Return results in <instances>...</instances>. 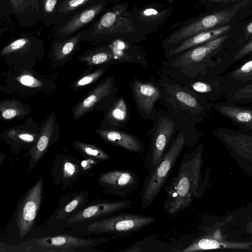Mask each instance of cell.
Listing matches in <instances>:
<instances>
[{
    "label": "cell",
    "instance_id": "cell-1",
    "mask_svg": "<svg viewBox=\"0 0 252 252\" xmlns=\"http://www.w3.org/2000/svg\"><path fill=\"white\" fill-rule=\"evenodd\" d=\"M199 154L198 147L186 152L176 175L163 187L166 194L163 209L170 215L186 210L196 194Z\"/></svg>",
    "mask_w": 252,
    "mask_h": 252
},
{
    "label": "cell",
    "instance_id": "cell-2",
    "mask_svg": "<svg viewBox=\"0 0 252 252\" xmlns=\"http://www.w3.org/2000/svg\"><path fill=\"white\" fill-rule=\"evenodd\" d=\"M155 82L161 91V101L178 127L183 129L191 126L195 116L203 112L197 94L186 85L175 82L166 75Z\"/></svg>",
    "mask_w": 252,
    "mask_h": 252
},
{
    "label": "cell",
    "instance_id": "cell-3",
    "mask_svg": "<svg viewBox=\"0 0 252 252\" xmlns=\"http://www.w3.org/2000/svg\"><path fill=\"white\" fill-rule=\"evenodd\" d=\"M185 130L180 129L175 138L154 170L144 180L140 192L142 209H146L155 201L168 179L175 163L185 146L189 144Z\"/></svg>",
    "mask_w": 252,
    "mask_h": 252
},
{
    "label": "cell",
    "instance_id": "cell-4",
    "mask_svg": "<svg viewBox=\"0 0 252 252\" xmlns=\"http://www.w3.org/2000/svg\"><path fill=\"white\" fill-rule=\"evenodd\" d=\"M227 37V35L223 34L179 55L173 56L174 58H171L164 64L163 72L185 84L190 82L196 77L201 65L220 47Z\"/></svg>",
    "mask_w": 252,
    "mask_h": 252
},
{
    "label": "cell",
    "instance_id": "cell-5",
    "mask_svg": "<svg viewBox=\"0 0 252 252\" xmlns=\"http://www.w3.org/2000/svg\"><path fill=\"white\" fill-rule=\"evenodd\" d=\"M109 240L108 238L84 239L61 235L34 238L14 245L1 242L0 251L4 252H75L90 249Z\"/></svg>",
    "mask_w": 252,
    "mask_h": 252
},
{
    "label": "cell",
    "instance_id": "cell-6",
    "mask_svg": "<svg viewBox=\"0 0 252 252\" xmlns=\"http://www.w3.org/2000/svg\"><path fill=\"white\" fill-rule=\"evenodd\" d=\"M152 137L143 163L148 173L160 161L174 140L178 127L168 112L158 110L155 118Z\"/></svg>",
    "mask_w": 252,
    "mask_h": 252
},
{
    "label": "cell",
    "instance_id": "cell-7",
    "mask_svg": "<svg viewBox=\"0 0 252 252\" xmlns=\"http://www.w3.org/2000/svg\"><path fill=\"white\" fill-rule=\"evenodd\" d=\"M156 220L152 216L132 213L113 214L96 220L89 224L93 233L122 236L136 232Z\"/></svg>",
    "mask_w": 252,
    "mask_h": 252
},
{
    "label": "cell",
    "instance_id": "cell-8",
    "mask_svg": "<svg viewBox=\"0 0 252 252\" xmlns=\"http://www.w3.org/2000/svg\"><path fill=\"white\" fill-rule=\"evenodd\" d=\"M117 92L114 76L105 78L73 107L74 119L77 120L94 109L105 112L116 99Z\"/></svg>",
    "mask_w": 252,
    "mask_h": 252
},
{
    "label": "cell",
    "instance_id": "cell-9",
    "mask_svg": "<svg viewBox=\"0 0 252 252\" xmlns=\"http://www.w3.org/2000/svg\"><path fill=\"white\" fill-rule=\"evenodd\" d=\"M0 55L9 64L22 66L28 58L36 60L44 56L41 39L31 34H24L12 40L1 50Z\"/></svg>",
    "mask_w": 252,
    "mask_h": 252
},
{
    "label": "cell",
    "instance_id": "cell-10",
    "mask_svg": "<svg viewBox=\"0 0 252 252\" xmlns=\"http://www.w3.org/2000/svg\"><path fill=\"white\" fill-rule=\"evenodd\" d=\"M236 13L235 8L220 10L202 17L174 32L166 39L165 43L169 45L181 43L199 32L223 26Z\"/></svg>",
    "mask_w": 252,
    "mask_h": 252
},
{
    "label": "cell",
    "instance_id": "cell-11",
    "mask_svg": "<svg viewBox=\"0 0 252 252\" xmlns=\"http://www.w3.org/2000/svg\"><path fill=\"white\" fill-rule=\"evenodd\" d=\"M129 86L139 114L143 119L154 120L158 112L156 104L162 96L159 86L156 82H143L135 77Z\"/></svg>",
    "mask_w": 252,
    "mask_h": 252
},
{
    "label": "cell",
    "instance_id": "cell-12",
    "mask_svg": "<svg viewBox=\"0 0 252 252\" xmlns=\"http://www.w3.org/2000/svg\"><path fill=\"white\" fill-rule=\"evenodd\" d=\"M43 180L41 177L25 194L19 205L16 225L22 239L31 229L39 211L43 192Z\"/></svg>",
    "mask_w": 252,
    "mask_h": 252
},
{
    "label": "cell",
    "instance_id": "cell-13",
    "mask_svg": "<svg viewBox=\"0 0 252 252\" xmlns=\"http://www.w3.org/2000/svg\"><path fill=\"white\" fill-rule=\"evenodd\" d=\"M104 192L127 197L138 186L139 178L134 172L119 169L101 173L97 179Z\"/></svg>",
    "mask_w": 252,
    "mask_h": 252
},
{
    "label": "cell",
    "instance_id": "cell-14",
    "mask_svg": "<svg viewBox=\"0 0 252 252\" xmlns=\"http://www.w3.org/2000/svg\"><path fill=\"white\" fill-rule=\"evenodd\" d=\"M132 205L133 202L128 199L99 201L70 215L67 222L73 223L102 219L122 212L130 208Z\"/></svg>",
    "mask_w": 252,
    "mask_h": 252
},
{
    "label": "cell",
    "instance_id": "cell-15",
    "mask_svg": "<svg viewBox=\"0 0 252 252\" xmlns=\"http://www.w3.org/2000/svg\"><path fill=\"white\" fill-rule=\"evenodd\" d=\"M59 132L56 116L55 113L53 112L43 123L38 138L29 153L31 160L28 172L35 167L46 153L49 147L56 141Z\"/></svg>",
    "mask_w": 252,
    "mask_h": 252
},
{
    "label": "cell",
    "instance_id": "cell-16",
    "mask_svg": "<svg viewBox=\"0 0 252 252\" xmlns=\"http://www.w3.org/2000/svg\"><path fill=\"white\" fill-rule=\"evenodd\" d=\"M104 6L103 3H98L83 9L68 20L60 24L54 32L53 36L55 39H64L76 34L91 23Z\"/></svg>",
    "mask_w": 252,
    "mask_h": 252
},
{
    "label": "cell",
    "instance_id": "cell-17",
    "mask_svg": "<svg viewBox=\"0 0 252 252\" xmlns=\"http://www.w3.org/2000/svg\"><path fill=\"white\" fill-rule=\"evenodd\" d=\"M108 144L134 153H141L145 149L144 143L137 136L120 129H102L96 131Z\"/></svg>",
    "mask_w": 252,
    "mask_h": 252
},
{
    "label": "cell",
    "instance_id": "cell-18",
    "mask_svg": "<svg viewBox=\"0 0 252 252\" xmlns=\"http://www.w3.org/2000/svg\"><path fill=\"white\" fill-rule=\"evenodd\" d=\"M82 31L64 39H55L52 42L49 58L55 65H62L71 59L82 41Z\"/></svg>",
    "mask_w": 252,
    "mask_h": 252
},
{
    "label": "cell",
    "instance_id": "cell-19",
    "mask_svg": "<svg viewBox=\"0 0 252 252\" xmlns=\"http://www.w3.org/2000/svg\"><path fill=\"white\" fill-rule=\"evenodd\" d=\"M129 110L126 100L122 97H117L113 103L105 111L100 128L120 129L128 123Z\"/></svg>",
    "mask_w": 252,
    "mask_h": 252
},
{
    "label": "cell",
    "instance_id": "cell-20",
    "mask_svg": "<svg viewBox=\"0 0 252 252\" xmlns=\"http://www.w3.org/2000/svg\"><path fill=\"white\" fill-rule=\"evenodd\" d=\"M231 29L230 25H225L220 28L199 32L182 42L180 44L171 49L167 58H171L197 46L217 38L228 32Z\"/></svg>",
    "mask_w": 252,
    "mask_h": 252
},
{
    "label": "cell",
    "instance_id": "cell-21",
    "mask_svg": "<svg viewBox=\"0 0 252 252\" xmlns=\"http://www.w3.org/2000/svg\"><path fill=\"white\" fill-rule=\"evenodd\" d=\"M78 62H84L87 69L91 70L94 67L112 65L116 61L112 52L107 47L97 45L86 50L77 57Z\"/></svg>",
    "mask_w": 252,
    "mask_h": 252
},
{
    "label": "cell",
    "instance_id": "cell-22",
    "mask_svg": "<svg viewBox=\"0 0 252 252\" xmlns=\"http://www.w3.org/2000/svg\"><path fill=\"white\" fill-rule=\"evenodd\" d=\"M31 109L27 104L15 99H5L0 102V118L5 121L19 119L29 115Z\"/></svg>",
    "mask_w": 252,
    "mask_h": 252
},
{
    "label": "cell",
    "instance_id": "cell-23",
    "mask_svg": "<svg viewBox=\"0 0 252 252\" xmlns=\"http://www.w3.org/2000/svg\"><path fill=\"white\" fill-rule=\"evenodd\" d=\"M215 108L223 116L246 126L252 125V110L225 103L217 104Z\"/></svg>",
    "mask_w": 252,
    "mask_h": 252
},
{
    "label": "cell",
    "instance_id": "cell-24",
    "mask_svg": "<svg viewBox=\"0 0 252 252\" xmlns=\"http://www.w3.org/2000/svg\"><path fill=\"white\" fill-rule=\"evenodd\" d=\"M72 145L84 158L97 162L109 160L110 157L103 150L96 145L74 140Z\"/></svg>",
    "mask_w": 252,
    "mask_h": 252
},
{
    "label": "cell",
    "instance_id": "cell-25",
    "mask_svg": "<svg viewBox=\"0 0 252 252\" xmlns=\"http://www.w3.org/2000/svg\"><path fill=\"white\" fill-rule=\"evenodd\" d=\"M110 66V65L101 66L93 71L86 69L82 75L70 85V87L74 90H79L94 84Z\"/></svg>",
    "mask_w": 252,
    "mask_h": 252
},
{
    "label": "cell",
    "instance_id": "cell-26",
    "mask_svg": "<svg viewBox=\"0 0 252 252\" xmlns=\"http://www.w3.org/2000/svg\"><path fill=\"white\" fill-rule=\"evenodd\" d=\"M39 132H34L28 128L15 127L9 129L6 135L9 139L17 143L32 147L38 138Z\"/></svg>",
    "mask_w": 252,
    "mask_h": 252
},
{
    "label": "cell",
    "instance_id": "cell-27",
    "mask_svg": "<svg viewBox=\"0 0 252 252\" xmlns=\"http://www.w3.org/2000/svg\"><path fill=\"white\" fill-rule=\"evenodd\" d=\"M88 196V193L85 191L77 195L59 211L57 215V219H64L82 209L87 202Z\"/></svg>",
    "mask_w": 252,
    "mask_h": 252
},
{
    "label": "cell",
    "instance_id": "cell-28",
    "mask_svg": "<svg viewBox=\"0 0 252 252\" xmlns=\"http://www.w3.org/2000/svg\"><path fill=\"white\" fill-rule=\"evenodd\" d=\"M81 169L83 170L82 167L76 161H72L68 158H64L61 167V180L64 182L75 180L81 173Z\"/></svg>",
    "mask_w": 252,
    "mask_h": 252
},
{
    "label": "cell",
    "instance_id": "cell-29",
    "mask_svg": "<svg viewBox=\"0 0 252 252\" xmlns=\"http://www.w3.org/2000/svg\"><path fill=\"white\" fill-rule=\"evenodd\" d=\"M230 76L237 80L242 81L252 79V59L233 70Z\"/></svg>",
    "mask_w": 252,
    "mask_h": 252
},
{
    "label": "cell",
    "instance_id": "cell-30",
    "mask_svg": "<svg viewBox=\"0 0 252 252\" xmlns=\"http://www.w3.org/2000/svg\"><path fill=\"white\" fill-rule=\"evenodd\" d=\"M12 8L16 13H24L29 10H37L38 0H9Z\"/></svg>",
    "mask_w": 252,
    "mask_h": 252
},
{
    "label": "cell",
    "instance_id": "cell-31",
    "mask_svg": "<svg viewBox=\"0 0 252 252\" xmlns=\"http://www.w3.org/2000/svg\"><path fill=\"white\" fill-rule=\"evenodd\" d=\"M93 0H65L59 6L60 13L67 14Z\"/></svg>",
    "mask_w": 252,
    "mask_h": 252
},
{
    "label": "cell",
    "instance_id": "cell-32",
    "mask_svg": "<svg viewBox=\"0 0 252 252\" xmlns=\"http://www.w3.org/2000/svg\"><path fill=\"white\" fill-rule=\"evenodd\" d=\"M218 247L219 243L217 241L214 240L202 239L195 245L193 244L189 246L183 250V252H189L195 251L197 249L203 250L214 249L217 248Z\"/></svg>",
    "mask_w": 252,
    "mask_h": 252
},
{
    "label": "cell",
    "instance_id": "cell-33",
    "mask_svg": "<svg viewBox=\"0 0 252 252\" xmlns=\"http://www.w3.org/2000/svg\"><path fill=\"white\" fill-rule=\"evenodd\" d=\"M185 85L192 90L195 94L208 93L211 92L213 89L211 85L199 81H193Z\"/></svg>",
    "mask_w": 252,
    "mask_h": 252
},
{
    "label": "cell",
    "instance_id": "cell-34",
    "mask_svg": "<svg viewBox=\"0 0 252 252\" xmlns=\"http://www.w3.org/2000/svg\"><path fill=\"white\" fill-rule=\"evenodd\" d=\"M233 98L236 101L252 99V83L236 90L233 95Z\"/></svg>",
    "mask_w": 252,
    "mask_h": 252
},
{
    "label": "cell",
    "instance_id": "cell-35",
    "mask_svg": "<svg viewBox=\"0 0 252 252\" xmlns=\"http://www.w3.org/2000/svg\"><path fill=\"white\" fill-rule=\"evenodd\" d=\"M43 11L48 15L52 14L58 4V0H43Z\"/></svg>",
    "mask_w": 252,
    "mask_h": 252
},
{
    "label": "cell",
    "instance_id": "cell-36",
    "mask_svg": "<svg viewBox=\"0 0 252 252\" xmlns=\"http://www.w3.org/2000/svg\"><path fill=\"white\" fill-rule=\"evenodd\" d=\"M252 52V39L245 45L236 54L234 60H238Z\"/></svg>",
    "mask_w": 252,
    "mask_h": 252
},
{
    "label": "cell",
    "instance_id": "cell-37",
    "mask_svg": "<svg viewBox=\"0 0 252 252\" xmlns=\"http://www.w3.org/2000/svg\"><path fill=\"white\" fill-rule=\"evenodd\" d=\"M245 34L248 37L252 35V21L246 26Z\"/></svg>",
    "mask_w": 252,
    "mask_h": 252
},
{
    "label": "cell",
    "instance_id": "cell-38",
    "mask_svg": "<svg viewBox=\"0 0 252 252\" xmlns=\"http://www.w3.org/2000/svg\"><path fill=\"white\" fill-rule=\"evenodd\" d=\"M249 129L252 130V125H249L246 126Z\"/></svg>",
    "mask_w": 252,
    "mask_h": 252
},
{
    "label": "cell",
    "instance_id": "cell-39",
    "mask_svg": "<svg viewBox=\"0 0 252 252\" xmlns=\"http://www.w3.org/2000/svg\"><path fill=\"white\" fill-rule=\"evenodd\" d=\"M212 0L215 1H223L229 0Z\"/></svg>",
    "mask_w": 252,
    "mask_h": 252
}]
</instances>
